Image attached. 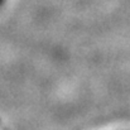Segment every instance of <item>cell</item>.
<instances>
[{"mask_svg": "<svg viewBox=\"0 0 130 130\" xmlns=\"http://www.w3.org/2000/svg\"><path fill=\"white\" fill-rule=\"evenodd\" d=\"M1 1H3V0H0V3H1Z\"/></svg>", "mask_w": 130, "mask_h": 130, "instance_id": "1", "label": "cell"}]
</instances>
